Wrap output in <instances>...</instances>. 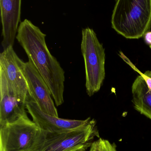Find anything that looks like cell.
I'll return each mask as SVG.
<instances>
[{"instance_id":"obj_1","label":"cell","mask_w":151,"mask_h":151,"mask_svg":"<svg viewBox=\"0 0 151 151\" xmlns=\"http://www.w3.org/2000/svg\"><path fill=\"white\" fill-rule=\"evenodd\" d=\"M46 36L38 27L25 19L19 26L16 39L48 86L58 106L64 103L65 72L49 50Z\"/></svg>"},{"instance_id":"obj_2","label":"cell","mask_w":151,"mask_h":151,"mask_svg":"<svg viewBox=\"0 0 151 151\" xmlns=\"http://www.w3.org/2000/svg\"><path fill=\"white\" fill-rule=\"evenodd\" d=\"M111 24L112 28L126 39L142 38L151 27V0H118Z\"/></svg>"},{"instance_id":"obj_3","label":"cell","mask_w":151,"mask_h":151,"mask_svg":"<svg viewBox=\"0 0 151 151\" xmlns=\"http://www.w3.org/2000/svg\"><path fill=\"white\" fill-rule=\"evenodd\" d=\"M95 137L100 138L95 119L80 127L60 132L42 131L40 138L32 151H86Z\"/></svg>"},{"instance_id":"obj_4","label":"cell","mask_w":151,"mask_h":151,"mask_svg":"<svg viewBox=\"0 0 151 151\" xmlns=\"http://www.w3.org/2000/svg\"><path fill=\"white\" fill-rule=\"evenodd\" d=\"M81 49L84 59L86 88L90 97L98 92L105 78V50L93 29H82Z\"/></svg>"},{"instance_id":"obj_5","label":"cell","mask_w":151,"mask_h":151,"mask_svg":"<svg viewBox=\"0 0 151 151\" xmlns=\"http://www.w3.org/2000/svg\"><path fill=\"white\" fill-rule=\"evenodd\" d=\"M42 130L27 116L0 127V151H32Z\"/></svg>"},{"instance_id":"obj_6","label":"cell","mask_w":151,"mask_h":151,"mask_svg":"<svg viewBox=\"0 0 151 151\" xmlns=\"http://www.w3.org/2000/svg\"><path fill=\"white\" fill-rule=\"evenodd\" d=\"M21 67L27 83L29 96L43 111L59 117L50 90L31 60L28 59L26 63L21 60Z\"/></svg>"},{"instance_id":"obj_7","label":"cell","mask_w":151,"mask_h":151,"mask_svg":"<svg viewBox=\"0 0 151 151\" xmlns=\"http://www.w3.org/2000/svg\"><path fill=\"white\" fill-rule=\"evenodd\" d=\"M0 127L27 116V99L20 96L0 70Z\"/></svg>"},{"instance_id":"obj_8","label":"cell","mask_w":151,"mask_h":151,"mask_svg":"<svg viewBox=\"0 0 151 151\" xmlns=\"http://www.w3.org/2000/svg\"><path fill=\"white\" fill-rule=\"evenodd\" d=\"M26 105L33 121L42 131L55 132L74 129L84 126L91 119L89 117L83 120L66 119L49 115L43 111L29 95Z\"/></svg>"},{"instance_id":"obj_9","label":"cell","mask_w":151,"mask_h":151,"mask_svg":"<svg viewBox=\"0 0 151 151\" xmlns=\"http://www.w3.org/2000/svg\"><path fill=\"white\" fill-rule=\"evenodd\" d=\"M21 60L13 50V47L3 50L0 55V70L15 89L17 93L27 99L28 87L21 67Z\"/></svg>"},{"instance_id":"obj_10","label":"cell","mask_w":151,"mask_h":151,"mask_svg":"<svg viewBox=\"0 0 151 151\" xmlns=\"http://www.w3.org/2000/svg\"><path fill=\"white\" fill-rule=\"evenodd\" d=\"M21 0H0L3 50L13 47L21 14Z\"/></svg>"},{"instance_id":"obj_11","label":"cell","mask_w":151,"mask_h":151,"mask_svg":"<svg viewBox=\"0 0 151 151\" xmlns=\"http://www.w3.org/2000/svg\"><path fill=\"white\" fill-rule=\"evenodd\" d=\"M134 70L140 74L132 84V101L134 107L151 120V71L142 73L136 66Z\"/></svg>"},{"instance_id":"obj_12","label":"cell","mask_w":151,"mask_h":151,"mask_svg":"<svg viewBox=\"0 0 151 151\" xmlns=\"http://www.w3.org/2000/svg\"><path fill=\"white\" fill-rule=\"evenodd\" d=\"M90 150V151H118L115 143H111L108 140L102 138L94 141Z\"/></svg>"},{"instance_id":"obj_13","label":"cell","mask_w":151,"mask_h":151,"mask_svg":"<svg viewBox=\"0 0 151 151\" xmlns=\"http://www.w3.org/2000/svg\"><path fill=\"white\" fill-rule=\"evenodd\" d=\"M144 40L147 44L151 45V32H148L144 35Z\"/></svg>"},{"instance_id":"obj_14","label":"cell","mask_w":151,"mask_h":151,"mask_svg":"<svg viewBox=\"0 0 151 151\" xmlns=\"http://www.w3.org/2000/svg\"><path fill=\"white\" fill-rule=\"evenodd\" d=\"M150 48L151 49V46H150Z\"/></svg>"},{"instance_id":"obj_15","label":"cell","mask_w":151,"mask_h":151,"mask_svg":"<svg viewBox=\"0 0 151 151\" xmlns=\"http://www.w3.org/2000/svg\"></svg>"}]
</instances>
